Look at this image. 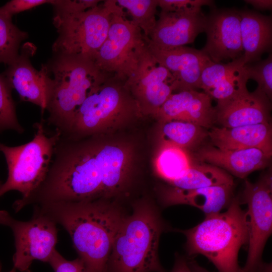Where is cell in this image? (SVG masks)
Wrapping results in <instances>:
<instances>
[{
    "label": "cell",
    "mask_w": 272,
    "mask_h": 272,
    "mask_svg": "<svg viewBox=\"0 0 272 272\" xmlns=\"http://www.w3.org/2000/svg\"><path fill=\"white\" fill-rule=\"evenodd\" d=\"M239 15L244 62L254 63L271 49V17L248 9L239 11Z\"/></svg>",
    "instance_id": "obj_24"
},
{
    "label": "cell",
    "mask_w": 272,
    "mask_h": 272,
    "mask_svg": "<svg viewBox=\"0 0 272 272\" xmlns=\"http://www.w3.org/2000/svg\"><path fill=\"white\" fill-rule=\"evenodd\" d=\"M206 15L182 11L161 10L155 26L148 39V44L160 49H170L192 43L204 32Z\"/></svg>",
    "instance_id": "obj_14"
},
{
    "label": "cell",
    "mask_w": 272,
    "mask_h": 272,
    "mask_svg": "<svg viewBox=\"0 0 272 272\" xmlns=\"http://www.w3.org/2000/svg\"><path fill=\"white\" fill-rule=\"evenodd\" d=\"M216 121L222 126L234 127L270 122V99L256 89L225 101L217 102Z\"/></svg>",
    "instance_id": "obj_17"
},
{
    "label": "cell",
    "mask_w": 272,
    "mask_h": 272,
    "mask_svg": "<svg viewBox=\"0 0 272 272\" xmlns=\"http://www.w3.org/2000/svg\"><path fill=\"white\" fill-rule=\"evenodd\" d=\"M46 87L48 126L64 134L85 100L110 75L92 59L78 56L54 55L42 64Z\"/></svg>",
    "instance_id": "obj_3"
},
{
    "label": "cell",
    "mask_w": 272,
    "mask_h": 272,
    "mask_svg": "<svg viewBox=\"0 0 272 272\" xmlns=\"http://www.w3.org/2000/svg\"><path fill=\"white\" fill-rule=\"evenodd\" d=\"M147 48L148 39L118 5L107 37L93 60L104 72L126 80L137 70Z\"/></svg>",
    "instance_id": "obj_9"
},
{
    "label": "cell",
    "mask_w": 272,
    "mask_h": 272,
    "mask_svg": "<svg viewBox=\"0 0 272 272\" xmlns=\"http://www.w3.org/2000/svg\"><path fill=\"white\" fill-rule=\"evenodd\" d=\"M193 164L187 150L162 145L155 159L159 176L169 183L183 175Z\"/></svg>",
    "instance_id": "obj_27"
},
{
    "label": "cell",
    "mask_w": 272,
    "mask_h": 272,
    "mask_svg": "<svg viewBox=\"0 0 272 272\" xmlns=\"http://www.w3.org/2000/svg\"><path fill=\"white\" fill-rule=\"evenodd\" d=\"M239 11L232 8L211 9L206 15V43L201 50L216 63L242 56Z\"/></svg>",
    "instance_id": "obj_13"
},
{
    "label": "cell",
    "mask_w": 272,
    "mask_h": 272,
    "mask_svg": "<svg viewBox=\"0 0 272 272\" xmlns=\"http://www.w3.org/2000/svg\"><path fill=\"white\" fill-rule=\"evenodd\" d=\"M117 6L116 0H106L84 11L54 12L53 22L58 36L52 46L54 54L93 59L107 37Z\"/></svg>",
    "instance_id": "obj_8"
},
{
    "label": "cell",
    "mask_w": 272,
    "mask_h": 272,
    "mask_svg": "<svg viewBox=\"0 0 272 272\" xmlns=\"http://www.w3.org/2000/svg\"><path fill=\"white\" fill-rule=\"evenodd\" d=\"M248 80L242 55L226 63H208L201 74L200 88L217 102L223 101L248 91Z\"/></svg>",
    "instance_id": "obj_19"
},
{
    "label": "cell",
    "mask_w": 272,
    "mask_h": 272,
    "mask_svg": "<svg viewBox=\"0 0 272 272\" xmlns=\"http://www.w3.org/2000/svg\"><path fill=\"white\" fill-rule=\"evenodd\" d=\"M103 178L96 157V139L74 142L60 136L47 175L27 197L15 201L18 212L28 205L104 198Z\"/></svg>",
    "instance_id": "obj_2"
},
{
    "label": "cell",
    "mask_w": 272,
    "mask_h": 272,
    "mask_svg": "<svg viewBox=\"0 0 272 272\" xmlns=\"http://www.w3.org/2000/svg\"><path fill=\"white\" fill-rule=\"evenodd\" d=\"M125 85L136 101L142 115L156 117L169 96L176 91L174 77L159 64L148 47Z\"/></svg>",
    "instance_id": "obj_12"
},
{
    "label": "cell",
    "mask_w": 272,
    "mask_h": 272,
    "mask_svg": "<svg viewBox=\"0 0 272 272\" xmlns=\"http://www.w3.org/2000/svg\"><path fill=\"white\" fill-rule=\"evenodd\" d=\"M2 263L0 261V272H1L2 271ZM16 269L14 267H13V268L11 270L9 271V272H16Z\"/></svg>",
    "instance_id": "obj_39"
},
{
    "label": "cell",
    "mask_w": 272,
    "mask_h": 272,
    "mask_svg": "<svg viewBox=\"0 0 272 272\" xmlns=\"http://www.w3.org/2000/svg\"><path fill=\"white\" fill-rule=\"evenodd\" d=\"M160 122L171 120L187 121L205 128L216 122V110L212 98L196 90L173 93L156 116Z\"/></svg>",
    "instance_id": "obj_18"
},
{
    "label": "cell",
    "mask_w": 272,
    "mask_h": 272,
    "mask_svg": "<svg viewBox=\"0 0 272 272\" xmlns=\"http://www.w3.org/2000/svg\"><path fill=\"white\" fill-rule=\"evenodd\" d=\"M171 272H191L187 260L178 254H176L175 263Z\"/></svg>",
    "instance_id": "obj_36"
},
{
    "label": "cell",
    "mask_w": 272,
    "mask_h": 272,
    "mask_svg": "<svg viewBox=\"0 0 272 272\" xmlns=\"http://www.w3.org/2000/svg\"><path fill=\"white\" fill-rule=\"evenodd\" d=\"M158 3L161 10L168 12L197 13L202 11L205 6L215 8L214 2L211 0H158Z\"/></svg>",
    "instance_id": "obj_32"
},
{
    "label": "cell",
    "mask_w": 272,
    "mask_h": 272,
    "mask_svg": "<svg viewBox=\"0 0 272 272\" xmlns=\"http://www.w3.org/2000/svg\"><path fill=\"white\" fill-rule=\"evenodd\" d=\"M240 204L238 197H233L226 211L206 216L192 228L176 230L185 235L188 255H204L219 272H241L238 255L248 244V223Z\"/></svg>",
    "instance_id": "obj_5"
},
{
    "label": "cell",
    "mask_w": 272,
    "mask_h": 272,
    "mask_svg": "<svg viewBox=\"0 0 272 272\" xmlns=\"http://www.w3.org/2000/svg\"><path fill=\"white\" fill-rule=\"evenodd\" d=\"M48 263L54 272H89L80 258L78 257L73 260H67L56 249Z\"/></svg>",
    "instance_id": "obj_33"
},
{
    "label": "cell",
    "mask_w": 272,
    "mask_h": 272,
    "mask_svg": "<svg viewBox=\"0 0 272 272\" xmlns=\"http://www.w3.org/2000/svg\"><path fill=\"white\" fill-rule=\"evenodd\" d=\"M31 141L18 146L0 143V152L7 162L8 176L0 188V197L11 190L27 197L44 181L52 158L54 148L61 134L54 129L48 132L43 119L34 124Z\"/></svg>",
    "instance_id": "obj_7"
},
{
    "label": "cell",
    "mask_w": 272,
    "mask_h": 272,
    "mask_svg": "<svg viewBox=\"0 0 272 272\" xmlns=\"http://www.w3.org/2000/svg\"><path fill=\"white\" fill-rule=\"evenodd\" d=\"M0 225L10 227L13 232L16 251L14 267L20 272H31L34 260L48 262L57 242V224L34 206L31 220L21 221L8 212L0 211Z\"/></svg>",
    "instance_id": "obj_10"
},
{
    "label": "cell",
    "mask_w": 272,
    "mask_h": 272,
    "mask_svg": "<svg viewBox=\"0 0 272 272\" xmlns=\"http://www.w3.org/2000/svg\"><path fill=\"white\" fill-rule=\"evenodd\" d=\"M3 183L0 180V188H1Z\"/></svg>",
    "instance_id": "obj_40"
},
{
    "label": "cell",
    "mask_w": 272,
    "mask_h": 272,
    "mask_svg": "<svg viewBox=\"0 0 272 272\" xmlns=\"http://www.w3.org/2000/svg\"><path fill=\"white\" fill-rule=\"evenodd\" d=\"M98 0H52L51 4L54 12L64 13L82 11L97 6Z\"/></svg>",
    "instance_id": "obj_35"
},
{
    "label": "cell",
    "mask_w": 272,
    "mask_h": 272,
    "mask_svg": "<svg viewBox=\"0 0 272 272\" xmlns=\"http://www.w3.org/2000/svg\"><path fill=\"white\" fill-rule=\"evenodd\" d=\"M33 206L65 229L89 272H107L115 236L126 214L119 202L99 198Z\"/></svg>",
    "instance_id": "obj_1"
},
{
    "label": "cell",
    "mask_w": 272,
    "mask_h": 272,
    "mask_svg": "<svg viewBox=\"0 0 272 272\" xmlns=\"http://www.w3.org/2000/svg\"><path fill=\"white\" fill-rule=\"evenodd\" d=\"M125 81L110 75L90 93L61 135L71 139L94 136L142 116Z\"/></svg>",
    "instance_id": "obj_6"
},
{
    "label": "cell",
    "mask_w": 272,
    "mask_h": 272,
    "mask_svg": "<svg viewBox=\"0 0 272 272\" xmlns=\"http://www.w3.org/2000/svg\"><path fill=\"white\" fill-rule=\"evenodd\" d=\"M52 2V0H11L0 7V13L12 18L15 14Z\"/></svg>",
    "instance_id": "obj_34"
},
{
    "label": "cell",
    "mask_w": 272,
    "mask_h": 272,
    "mask_svg": "<svg viewBox=\"0 0 272 272\" xmlns=\"http://www.w3.org/2000/svg\"><path fill=\"white\" fill-rule=\"evenodd\" d=\"M195 157L202 163L217 166L240 178L265 167L270 159L256 148L222 150L214 146L200 148L195 153Z\"/></svg>",
    "instance_id": "obj_21"
},
{
    "label": "cell",
    "mask_w": 272,
    "mask_h": 272,
    "mask_svg": "<svg viewBox=\"0 0 272 272\" xmlns=\"http://www.w3.org/2000/svg\"><path fill=\"white\" fill-rule=\"evenodd\" d=\"M96 156L103 175L105 198L112 199L125 193L131 181V156L128 148L96 139Z\"/></svg>",
    "instance_id": "obj_20"
},
{
    "label": "cell",
    "mask_w": 272,
    "mask_h": 272,
    "mask_svg": "<svg viewBox=\"0 0 272 272\" xmlns=\"http://www.w3.org/2000/svg\"><path fill=\"white\" fill-rule=\"evenodd\" d=\"M117 4L130 14L132 22L148 39L156 23L158 0H116Z\"/></svg>",
    "instance_id": "obj_28"
},
{
    "label": "cell",
    "mask_w": 272,
    "mask_h": 272,
    "mask_svg": "<svg viewBox=\"0 0 272 272\" xmlns=\"http://www.w3.org/2000/svg\"><path fill=\"white\" fill-rule=\"evenodd\" d=\"M191 272H210L203 267L200 266L195 260L191 258L187 260Z\"/></svg>",
    "instance_id": "obj_38"
},
{
    "label": "cell",
    "mask_w": 272,
    "mask_h": 272,
    "mask_svg": "<svg viewBox=\"0 0 272 272\" xmlns=\"http://www.w3.org/2000/svg\"><path fill=\"white\" fill-rule=\"evenodd\" d=\"M157 62L167 69L174 78L177 92L200 88L204 67L212 60L201 50L185 46L160 49L148 43Z\"/></svg>",
    "instance_id": "obj_15"
},
{
    "label": "cell",
    "mask_w": 272,
    "mask_h": 272,
    "mask_svg": "<svg viewBox=\"0 0 272 272\" xmlns=\"http://www.w3.org/2000/svg\"><path fill=\"white\" fill-rule=\"evenodd\" d=\"M161 123L162 145L174 146L187 150L199 145L208 136L205 128L191 122L171 120Z\"/></svg>",
    "instance_id": "obj_26"
},
{
    "label": "cell",
    "mask_w": 272,
    "mask_h": 272,
    "mask_svg": "<svg viewBox=\"0 0 272 272\" xmlns=\"http://www.w3.org/2000/svg\"><path fill=\"white\" fill-rule=\"evenodd\" d=\"M233 186L225 185L193 189H179L169 186L163 189L161 200L166 207L177 205L194 207L208 216L228 208L233 198Z\"/></svg>",
    "instance_id": "obj_23"
},
{
    "label": "cell",
    "mask_w": 272,
    "mask_h": 272,
    "mask_svg": "<svg viewBox=\"0 0 272 272\" xmlns=\"http://www.w3.org/2000/svg\"><path fill=\"white\" fill-rule=\"evenodd\" d=\"M27 36V32L13 23L12 18L0 13V63H12L19 54L21 42Z\"/></svg>",
    "instance_id": "obj_29"
},
{
    "label": "cell",
    "mask_w": 272,
    "mask_h": 272,
    "mask_svg": "<svg viewBox=\"0 0 272 272\" xmlns=\"http://www.w3.org/2000/svg\"><path fill=\"white\" fill-rule=\"evenodd\" d=\"M168 183L170 186L179 189L234 185V184L233 178L229 173L217 166L206 163H193L183 175Z\"/></svg>",
    "instance_id": "obj_25"
},
{
    "label": "cell",
    "mask_w": 272,
    "mask_h": 272,
    "mask_svg": "<svg viewBox=\"0 0 272 272\" xmlns=\"http://www.w3.org/2000/svg\"><path fill=\"white\" fill-rule=\"evenodd\" d=\"M166 229L153 202L142 198L133 202L115 236L107 272H166L158 257L160 236Z\"/></svg>",
    "instance_id": "obj_4"
},
{
    "label": "cell",
    "mask_w": 272,
    "mask_h": 272,
    "mask_svg": "<svg viewBox=\"0 0 272 272\" xmlns=\"http://www.w3.org/2000/svg\"><path fill=\"white\" fill-rule=\"evenodd\" d=\"M12 91L4 76L0 74V132L11 130L21 134L24 128L18 119Z\"/></svg>",
    "instance_id": "obj_30"
},
{
    "label": "cell",
    "mask_w": 272,
    "mask_h": 272,
    "mask_svg": "<svg viewBox=\"0 0 272 272\" xmlns=\"http://www.w3.org/2000/svg\"><path fill=\"white\" fill-rule=\"evenodd\" d=\"M243 201L247 205L248 254L241 272H271V266L264 263L262 254L272 231V180L271 173L257 182L245 180Z\"/></svg>",
    "instance_id": "obj_11"
},
{
    "label": "cell",
    "mask_w": 272,
    "mask_h": 272,
    "mask_svg": "<svg viewBox=\"0 0 272 272\" xmlns=\"http://www.w3.org/2000/svg\"><path fill=\"white\" fill-rule=\"evenodd\" d=\"M249 79L254 80L258 84L257 89L269 99L272 96V55L254 63L245 64Z\"/></svg>",
    "instance_id": "obj_31"
},
{
    "label": "cell",
    "mask_w": 272,
    "mask_h": 272,
    "mask_svg": "<svg viewBox=\"0 0 272 272\" xmlns=\"http://www.w3.org/2000/svg\"><path fill=\"white\" fill-rule=\"evenodd\" d=\"M244 2L258 10H271L272 8L271 0H245Z\"/></svg>",
    "instance_id": "obj_37"
},
{
    "label": "cell",
    "mask_w": 272,
    "mask_h": 272,
    "mask_svg": "<svg viewBox=\"0 0 272 272\" xmlns=\"http://www.w3.org/2000/svg\"><path fill=\"white\" fill-rule=\"evenodd\" d=\"M214 147L222 150L256 148L271 157L272 130L270 122L234 127H212L208 132Z\"/></svg>",
    "instance_id": "obj_22"
},
{
    "label": "cell",
    "mask_w": 272,
    "mask_h": 272,
    "mask_svg": "<svg viewBox=\"0 0 272 272\" xmlns=\"http://www.w3.org/2000/svg\"><path fill=\"white\" fill-rule=\"evenodd\" d=\"M35 51L31 43L25 44L17 58L2 74L21 100L38 106L43 113L46 108L47 87L42 67L38 71L31 63Z\"/></svg>",
    "instance_id": "obj_16"
}]
</instances>
